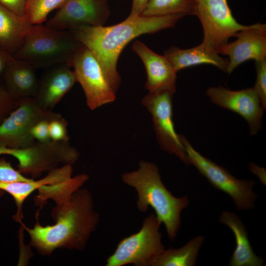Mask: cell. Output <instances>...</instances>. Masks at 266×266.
Masks as SVG:
<instances>
[{"label":"cell","instance_id":"cell-1","mask_svg":"<svg viewBox=\"0 0 266 266\" xmlns=\"http://www.w3.org/2000/svg\"><path fill=\"white\" fill-rule=\"evenodd\" d=\"M56 204L52 212L56 222L53 225L42 226L37 221L29 228L20 222L30 235V245L47 256L61 248L83 250L100 222L91 193L79 188L69 198Z\"/></svg>","mask_w":266,"mask_h":266},{"label":"cell","instance_id":"cell-2","mask_svg":"<svg viewBox=\"0 0 266 266\" xmlns=\"http://www.w3.org/2000/svg\"><path fill=\"white\" fill-rule=\"evenodd\" d=\"M185 16L181 14L159 16L129 17L110 26H82L69 31L98 61L108 82L116 93L121 84L117 71L118 58L131 40L174 27Z\"/></svg>","mask_w":266,"mask_h":266},{"label":"cell","instance_id":"cell-3","mask_svg":"<svg viewBox=\"0 0 266 266\" xmlns=\"http://www.w3.org/2000/svg\"><path fill=\"white\" fill-rule=\"evenodd\" d=\"M138 166L136 170L123 173L122 181L136 191L137 209L145 212L151 207L165 226L169 239L174 241L180 226L181 213L188 206L189 200L187 196L175 197L166 189L154 163L141 161Z\"/></svg>","mask_w":266,"mask_h":266},{"label":"cell","instance_id":"cell-4","mask_svg":"<svg viewBox=\"0 0 266 266\" xmlns=\"http://www.w3.org/2000/svg\"><path fill=\"white\" fill-rule=\"evenodd\" d=\"M82 45L69 31L34 24L31 26L14 57L29 63L35 68L66 64Z\"/></svg>","mask_w":266,"mask_h":266},{"label":"cell","instance_id":"cell-5","mask_svg":"<svg viewBox=\"0 0 266 266\" xmlns=\"http://www.w3.org/2000/svg\"><path fill=\"white\" fill-rule=\"evenodd\" d=\"M181 138L190 165H194L213 187L228 194L238 210L254 208L258 195L253 191L256 184L254 180L236 178L226 169L196 150L185 136L181 135Z\"/></svg>","mask_w":266,"mask_h":266},{"label":"cell","instance_id":"cell-6","mask_svg":"<svg viewBox=\"0 0 266 266\" xmlns=\"http://www.w3.org/2000/svg\"><path fill=\"white\" fill-rule=\"evenodd\" d=\"M155 214L146 217L139 231L124 237L106 260V266H148L150 260L165 249Z\"/></svg>","mask_w":266,"mask_h":266},{"label":"cell","instance_id":"cell-7","mask_svg":"<svg viewBox=\"0 0 266 266\" xmlns=\"http://www.w3.org/2000/svg\"><path fill=\"white\" fill-rule=\"evenodd\" d=\"M62 117L61 114L42 107L33 97L20 99L17 107L0 124V145L14 149L27 148L36 141L31 133L36 123Z\"/></svg>","mask_w":266,"mask_h":266},{"label":"cell","instance_id":"cell-8","mask_svg":"<svg viewBox=\"0 0 266 266\" xmlns=\"http://www.w3.org/2000/svg\"><path fill=\"white\" fill-rule=\"evenodd\" d=\"M66 64L73 68L76 82L81 85L90 109L95 110L115 100L116 92L98 61L86 47L82 45Z\"/></svg>","mask_w":266,"mask_h":266},{"label":"cell","instance_id":"cell-9","mask_svg":"<svg viewBox=\"0 0 266 266\" xmlns=\"http://www.w3.org/2000/svg\"><path fill=\"white\" fill-rule=\"evenodd\" d=\"M195 16L202 27V43L216 51L238 32L251 25L239 24L233 16L228 0H195Z\"/></svg>","mask_w":266,"mask_h":266},{"label":"cell","instance_id":"cell-10","mask_svg":"<svg viewBox=\"0 0 266 266\" xmlns=\"http://www.w3.org/2000/svg\"><path fill=\"white\" fill-rule=\"evenodd\" d=\"M167 91L149 92L141 102L152 115L158 142L162 149L178 157L186 165L190 162L173 121L172 96Z\"/></svg>","mask_w":266,"mask_h":266},{"label":"cell","instance_id":"cell-11","mask_svg":"<svg viewBox=\"0 0 266 266\" xmlns=\"http://www.w3.org/2000/svg\"><path fill=\"white\" fill-rule=\"evenodd\" d=\"M110 15L108 0H67L46 26L60 31L87 26H102Z\"/></svg>","mask_w":266,"mask_h":266},{"label":"cell","instance_id":"cell-12","mask_svg":"<svg viewBox=\"0 0 266 266\" xmlns=\"http://www.w3.org/2000/svg\"><path fill=\"white\" fill-rule=\"evenodd\" d=\"M206 94L213 103L243 118L248 124L250 134H257L261 129L266 108L253 87L233 91L222 86L211 87Z\"/></svg>","mask_w":266,"mask_h":266},{"label":"cell","instance_id":"cell-13","mask_svg":"<svg viewBox=\"0 0 266 266\" xmlns=\"http://www.w3.org/2000/svg\"><path fill=\"white\" fill-rule=\"evenodd\" d=\"M79 156V152L69 141H36L26 148V161L20 171L35 178L57 168L60 164L72 165Z\"/></svg>","mask_w":266,"mask_h":266},{"label":"cell","instance_id":"cell-14","mask_svg":"<svg viewBox=\"0 0 266 266\" xmlns=\"http://www.w3.org/2000/svg\"><path fill=\"white\" fill-rule=\"evenodd\" d=\"M237 38L228 42L216 49L219 54L229 57L226 73H231L242 63L266 59V25L257 23L240 31L235 35Z\"/></svg>","mask_w":266,"mask_h":266},{"label":"cell","instance_id":"cell-15","mask_svg":"<svg viewBox=\"0 0 266 266\" xmlns=\"http://www.w3.org/2000/svg\"><path fill=\"white\" fill-rule=\"evenodd\" d=\"M132 49L142 60L147 73L145 88L149 92L167 91L173 94L176 89V73L168 59L149 48L139 40Z\"/></svg>","mask_w":266,"mask_h":266},{"label":"cell","instance_id":"cell-16","mask_svg":"<svg viewBox=\"0 0 266 266\" xmlns=\"http://www.w3.org/2000/svg\"><path fill=\"white\" fill-rule=\"evenodd\" d=\"M75 82L73 71L66 64V66L56 68L45 75L39 83L34 98L42 107L51 110Z\"/></svg>","mask_w":266,"mask_h":266},{"label":"cell","instance_id":"cell-17","mask_svg":"<svg viewBox=\"0 0 266 266\" xmlns=\"http://www.w3.org/2000/svg\"><path fill=\"white\" fill-rule=\"evenodd\" d=\"M72 173V165H65L49 171L44 177L37 180L33 179L29 182H0V189L9 193L14 199L18 208L15 218L20 222L22 217L23 204L33 192L38 190L40 193L48 185L60 183L69 179L71 177Z\"/></svg>","mask_w":266,"mask_h":266},{"label":"cell","instance_id":"cell-18","mask_svg":"<svg viewBox=\"0 0 266 266\" xmlns=\"http://www.w3.org/2000/svg\"><path fill=\"white\" fill-rule=\"evenodd\" d=\"M164 56L176 72L184 68L201 64H210L226 72L228 59L221 57L216 51L202 43L193 48L181 49L173 46L165 51Z\"/></svg>","mask_w":266,"mask_h":266},{"label":"cell","instance_id":"cell-19","mask_svg":"<svg viewBox=\"0 0 266 266\" xmlns=\"http://www.w3.org/2000/svg\"><path fill=\"white\" fill-rule=\"evenodd\" d=\"M35 69L29 63L15 58L3 74L4 87L17 99L34 98L39 83Z\"/></svg>","mask_w":266,"mask_h":266},{"label":"cell","instance_id":"cell-20","mask_svg":"<svg viewBox=\"0 0 266 266\" xmlns=\"http://www.w3.org/2000/svg\"><path fill=\"white\" fill-rule=\"evenodd\" d=\"M219 221L227 226L233 232L235 247L228 265L230 266H261L264 260L257 256L250 243L247 230L240 217L228 211H223Z\"/></svg>","mask_w":266,"mask_h":266},{"label":"cell","instance_id":"cell-21","mask_svg":"<svg viewBox=\"0 0 266 266\" xmlns=\"http://www.w3.org/2000/svg\"><path fill=\"white\" fill-rule=\"evenodd\" d=\"M32 25L27 15H18L0 3V49L14 56Z\"/></svg>","mask_w":266,"mask_h":266},{"label":"cell","instance_id":"cell-22","mask_svg":"<svg viewBox=\"0 0 266 266\" xmlns=\"http://www.w3.org/2000/svg\"><path fill=\"white\" fill-rule=\"evenodd\" d=\"M204 240V236H198L180 248L165 249L152 258L148 266H195Z\"/></svg>","mask_w":266,"mask_h":266},{"label":"cell","instance_id":"cell-23","mask_svg":"<svg viewBox=\"0 0 266 266\" xmlns=\"http://www.w3.org/2000/svg\"><path fill=\"white\" fill-rule=\"evenodd\" d=\"M195 0H148L140 15L159 16L181 14L195 15Z\"/></svg>","mask_w":266,"mask_h":266},{"label":"cell","instance_id":"cell-24","mask_svg":"<svg viewBox=\"0 0 266 266\" xmlns=\"http://www.w3.org/2000/svg\"><path fill=\"white\" fill-rule=\"evenodd\" d=\"M67 0H28L26 15L32 25L41 24L49 14L60 8Z\"/></svg>","mask_w":266,"mask_h":266},{"label":"cell","instance_id":"cell-25","mask_svg":"<svg viewBox=\"0 0 266 266\" xmlns=\"http://www.w3.org/2000/svg\"><path fill=\"white\" fill-rule=\"evenodd\" d=\"M33 179L25 177L13 168L10 163L5 158L0 159V182H29Z\"/></svg>","mask_w":266,"mask_h":266},{"label":"cell","instance_id":"cell-26","mask_svg":"<svg viewBox=\"0 0 266 266\" xmlns=\"http://www.w3.org/2000/svg\"><path fill=\"white\" fill-rule=\"evenodd\" d=\"M20 100L12 95L4 86L0 85V124L17 107Z\"/></svg>","mask_w":266,"mask_h":266},{"label":"cell","instance_id":"cell-27","mask_svg":"<svg viewBox=\"0 0 266 266\" xmlns=\"http://www.w3.org/2000/svg\"><path fill=\"white\" fill-rule=\"evenodd\" d=\"M256 80L253 87L266 108V59L255 61Z\"/></svg>","mask_w":266,"mask_h":266},{"label":"cell","instance_id":"cell-28","mask_svg":"<svg viewBox=\"0 0 266 266\" xmlns=\"http://www.w3.org/2000/svg\"><path fill=\"white\" fill-rule=\"evenodd\" d=\"M67 125V122L64 117L50 121L49 123V131L51 139L58 141H69Z\"/></svg>","mask_w":266,"mask_h":266},{"label":"cell","instance_id":"cell-29","mask_svg":"<svg viewBox=\"0 0 266 266\" xmlns=\"http://www.w3.org/2000/svg\"><path fill=\"white\" fill-rule=\"evenodd\" d=\"M49 122L48 120L40 121L32 129L31 134L36 141L46 142L51 140L49 131Z\"/></svg>","mask_w":266,"mask_h":266},{"label":"cell","instance_id":"cell-30","mask_svg":"<svg viewBox=\"0 0 266 266\" xmlns=\"http://www.w3.org/2000/svg\"><path fill=\"white\" fill-rule=\"evenodd\" d=\"M28 0H0V3L21 16H26Z\"/></svg>","mask_w":266,"mask_h":266},{"label":"cell","instance_id":"cell-31","mask_svg":"<svg viewBox=\"0 0 266 266\" xmlns=\"http://www.w3.org/2000/svg\"><path fill=\"white\" fill-rule=\"evenodd\" d=\"M15 59L13 56L0 49V78L10 63Z\"/></svg>","mask_w":266,"mask_h":266},{"label":"cell","instance_id":"cell-32","mask_svg":"<svg viewBox=\"0 0 266 266\" xmlns=\"http://www.w3.org/2000/svg\"><path fill=\"white\" fill-rule=\"evenodd\" d=\"M148 0H133L132 8L128 17H135L140 15Z\"/></svg>","mask_w":266,"mask_h":266},{"label":"cell","instance_id":"cell-33","mask_svg":"<svg viewBox=\"0 0 266 266\" xmlns=\"http://www.w3.org/2000/svg\"><path fill=\"white\" fill-rule=\"evenodd\" d=\"M250 170L256 175H257L261 182L266 185V170L263 167L253 164L251 163L249 165Z\"/></svg>","mask_w":266,"mask_h":266},{"label":"cell","instance_id":"cell-34","mask_svg":"<svg viewBox=\"0 0 266 266\" xmlns=\"http://www.w3.org/2000/svg\"><path fill=\"white\" fill-rule=\"evenodd\" d=\"M13 149L0 145V155H11Z\"/></svg>","mask_w":266,"mask_h":266},{"label":"cell","instance_id":"cell-35","mask_svg":"<svg viewBox=\"0 0 266 266\" xmlns=\"http://www.w3.org/2000/svg\"></svg>","mask_w":266,"mask_h":266}]
</instances>
